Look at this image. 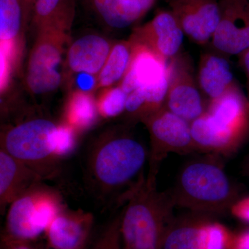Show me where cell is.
I'll use <instances>...</instances> for the list:
<instances>
[{
	"label": "cell",
	"instance_id": "cell-1",
	"mask_svg": "<svg viewBox=\"0 0 249 249\" xmlns=\"http://www.w3.org/2000/svg\"><path fill=\"white\" fill-rule=\"evenodd\" d=\"M149 152L125 129L103 134L90 147L85 160L87 189L101 205L125 203L145 178Z\"/></svg>",
	"mask_w": 249,
	"mask_h": 249
},
{
	"label": "cell",
	"instance_id": "cell-2",
	"mask_svg": "<svg viewBox=\"0 0 249 249\" xmlns=\"http://www.w3.org/2000/svg\"><path fill=\"white\" fill-rule=\"evenodd\" d=\"M199 152L230 156L249 137V101L237 83L210 101L206 110L191 123Z\"/></svg>",
	"mask_w": 249,
	"mask_h": 249
},
{
	"label": "cell",
	"instance_id": "cell-3",
	"mask_svg": "<svg viewBox=\"0 0 249 249\" xmlns=\"http://www.w3.org/2000/svg\"><path fill=\"white\" fill-rule=\"evenodd\" d=\"M169 194L175 206L205 216L225 213L238 200L237 188L214 157L186 163Z\"/></svg>",
	"mask_w": 249,
	"mask_h": 249
},
{
	"label": "cell",
	"instance_id": "cell-4",
	"mask_svg": "<svg viewBox=\"0 0 249 249\" xmlns=\"http://www.w3.org/2000/svg\"><path fill=\"white\" fill-rule=\"evenodd\" d=\"M174 207L169 192H159L145 177L131 192L121 213L124 249H162Z\"/></svg>",
	"mask_w": 249,
	"mask_h": 249
},
{
	"label": "cell",
	"instance_id": "cell-5",
	"mask_svg": "<svg viewBox=\"0 0 249 249\" xmlns=\"http://www.w3.org/2000/svg\"><path fill=\"white\" fill-rule=\"evenodd\" d=\"M58 124L45 118H32L5 129L1 149L37 172L44 180L60 173L55 136Z\"/></svg>",
	"mask_w": 249,
	"mask_h": 249
},
{
	"label": "cell",
	"instance_id": "cell-6",
	"mask_svg": "<svg viewBox=\"0 0 249 249\" xmlns=\"http://www.w3.org/2000/svg\"><path fill=\"white\" fill-rule=\"evenodd\" d=\"M66 205L57 190L39 183L13 201L8 207L7 240L24 242L47 231L55 216Z\"/></svg>",
	"mask_w": 249,
	"mask_h": 249
},
{
	"label": "cell",
	"instance_id": "cell-7",
	"mask_svg": "<svg viewBox=\"0 0 249 249\" xmlns=\"http://www.w3.org/2000/svg\"><path fill=\"white\" fill-rule=\"evenodd\" d=\"M72 20L57 21L37 29V38L29 57L27 83L33 93H49L61 83L58 67Z\"/></svg>",
	"mask_w": 249,
	"mask_h": 249
},
{
	"label": "cell",
	"instance_id": "cell-8",
	"mask_svg": "<svg viewBox=\"0 0 249 249\" xmlns=\"http://www.w3.org/2000/svg\"><path fill=\"white\" fill-rule=\"evenodd\" d=\"M150 137L147 182L157 183L160 165L170 153L199 152L192 137L191 123L170 111L165 105L142 121Z\"/></svg>",
	"mask_w": 249,
	"mask_h": 249
},
{
	"label": "cell",
	"instance_id": "cell-9",
	"mask_svg": "<svg viewBox=\"0 0 249 249\" xmlns=\"http://www.w3.org/2000/svg\"><path fill=\"white\" fill-rule=\"evenodd\" d=\"M170 78L165 106L189 123L202 115L207 106L195 76L188 54L178 53L169 60Z\"/></svg>",
	"mask_w": 249,
	"mask_h": 249
},
{
	"label": "cell",
	"instance_id": "cell-10",
	"mask_svg": "<svg viewBox=\"0 0 249 249\" xmlns=\"http://www.w3.org/2000/svg\"><path fill=\"white\" fill-rule=\"evenodd\" d=\"M129 41L132 43V56L121 80V88L127 94L137 89L167 93L170 78L169 60L146 46Z\"/></svg>",
	"mask_w": 249,
	"mask_h": 249
},
{
	"label": "cell",
	"instance_id": "cell-11",
	"mask_svg": "<svg viewBox=\"0 0 249 249\" xmlns=\"http://www.w3.org/2000/svg\"><path fill=\"white\" fill-rule=\"evenodd\" d=\"M170 11L195 43L204 45L212 39L220 22L219 0H169Z\"/></svg>",
	"mask_w": 249,
	"mask_h": 249
},
{
	"label": "cell",
	"instance_id": "cell-12",
	"mask_svg": "<svg viewBox=\"0 0 249 249\" xmlns=\"http://www.w3.org/2000/svg\"><path fill=\"white\" fill-rule=\"evenodd\" d=\"M220 22L211 41L226 55H238L249 49V0H219Z\"/></svg>",
	"mask_w": 249,
	"mask_h": 249
},
{
	"label": "cell",
	"instance_id": "cell-13",
	"mask_svg": "<svg viewBox=\"0 0 249 249\" xmlns=\"http://www.w3.org/2000/svg\"><path fill=\"white\" fill-rule=\"evenodd\" d=\"M182 29L170 11H160L151 20L135 28L130 40L146 46L170 60L179 53L183 40Z\"/></svg>",
	"mask_w": 249,
	"mask_h": 249
},
{
	"label": "cell",
	"instance_id": "cell-14",
	"mask_svg": "<svg viewBox=\"0 0 249 249\" xmlns=\"http://www.w3.org/2000/svg\"><path fill=\"white\" fill-rule=\"evenodd\" d=\"M37 172L4 150H0V211H7L9 205L33 187L43 182Z\"/></svg>",
	"mask_w": 249,
	"mask_h": 249
},
{
	"label": "cell",
	"instance_id": "cell-15",
	"mask_svg": "<svg viewBox=\"0 0 249 249\" xmlns=\"http://www.w3.org/2000/svg\"><path fill=\"white\" fill-rule=\"evenodd\" d=\"M93 222V215L81 209L65 206L47 229L51 245L55 249H78L84 243Z\"/></svg>",
	"mask_w": 249,
	"mask_h": 249
},
{
	"label": "cell",
	"instance_id": "cell-16",
	"mask_svg": "<svg viewBox=\"0 0 249 249\" xmlns=\"http://www.w3.org/2000/svg\"><path fill=\"white\" fill-rule=\"evenodd\" d=\"M102 36L87 35L75 41L67 53V65L72 71L99 74L111 49Z\"/></svg>",
	"mask_w": 249,
	"mask_h": 249
},
{
	"label": "cell",
	"instance_id": "cell-17",
	"mask_svg": "<svg viewBox=\"0 0 249 249\" xmlns=\"http://www.w3.org/2000/svg\"><path fill=\"white\" fill-rule=\"evenodd\" d=\"M196 78L201 93L209 101L222 96L236 83L227 59L211 52L201 54Z\"/></svg>",
	"mask_w": 249,
	"mask_h": 249
},
{
	"label": "cell",
	"instance_id": "cell-18",
	"mask_svg": "<svg viewBox=\"0 0 249 249\" xmlns=\"http://www.w3.org/2000/svg\"><path fill=\"white\" fill-rule=\"evenodd\" d=\"M88 1L98 17L114 29L128 27L147 14L139 0Z\"/></svg>",
	"mask_w": 249,
	"mask_h": 249
},
{
	"label": "cell",
	"instance_id": "cell-19",
	"mask_svg": "<svg viewBox=\"0 0 249 249\" xmlns=\"http://www.w3.org/2000/svg\"><path fill=\"white\" fill-rule=\"evenodd\" d=\"M204 216L189 218L173 226L170 222L163 237L162 249H204L208 223L205 222Z\"/></svg>",
	"mask_w": 249,
	"mask_h": 249
},
{
	"label": "cell",
	"instance_id": "cell-20",
	"mask_svg": "<svg viewBox=\"0 0 249 249\" xmlns=\"http://www.w3.org/2000/svg\"><path fill=\"white\" fill-rule=\"evenodd\" d=\"M97 101L90 93L76 90L70 96L64 111V121L78 134L94 127L99 120Z\"/></svg>",
	"mask_w": 249,
	"mask_h": 249
},
{
	"label": "cell",
	"instance_id": "cell-21",
	"mask_svg": "<svg viewBox=\"0 0 249 249\" xmlns=\"http://www.w3.org/2000/svg\"><path fill=\"white\" fill-rule=\"evenodd\" d=\"M130 41L118 42L112 46L102 70L98 75V88H110L123 79L132 56Z\"/></svg>",
	"mask_w": 249,
	"mask_h": 249
},
{
	"label": "cell",
	"instance_id": "cell-22",
	"mask_svg": "<svg viewBox=\"0 0 249 249\" xmlns=\"http://www.w3.org/2000/svg\"><path fill=\"white\" fill-rule=\"evenodd\" d=\"M24 26L19 0H0V40L20 41Z\"/></svg>",
	"mask_w": 249,
	"mask_h": 249
},
{
	"label": "cell",
	"instance_id": "cell-23",
	"mask_svg": "<svg viewBox=\"0 0 249 249\" xmlns=\"http://www.w3.org/2000/svg\"><path fill=\"white\" fill-rule=\"evenodd\" d=\"M73 12L74 0H36L31 22L37 29L57 18Z\"/></svg>",
	"mask_w": 249,
	"mask_h": 249
},
{
	"label": "cell",
	"instance_id": "cell-24",
	"mask_svg": "<svg viewBox=\"0 0 249 249\" xmlns=\"http://www.w3.org/2000/svg\"><path fill=\"white\" fill-rule=\"evenodd\" d=\"M127 93L118 87L106 88L97 100L98 112L101 117L111 119L125 111Z\"/></svg>",
	"mask_w": 249,
	"mask_h": 249
},
{
	"label": "cell",
	"instance_id": "cell-25",
	"mask_svg": "<svg viewBox=\"0 0 249 249\" xmlns=\"http://www.w3.org/2000/svg\"><path fill=\"white\" fill-rule=\"evenodd\" d=\"M1 75L0 88L2 93L9 86L11 74L19 61L22 51L21 41H1L0 42Z\"/></svg>",
	"mask_w": 249,
	"mask_h": 249
},
{
	"label": "cell",
	"instance_id": "cell-26",
	"mask_svg": "<svg viewBox=\"0 0 249 249\" xmlns=\"http://www.w3.org/2000/svg\"><path fill=\"white\" fill-rule=\"evenodd\" d=\"M228 241L225 228L219 224H206L204 249H225Z\"/></svg>",
	"mask_w": 249,
	"mask_h": 249
},
{
	"label": "cell",
	"instance_id": "cell-27",
	"mask_svg": "<svg viewBox=\"0 0 249 249\" xmlns=\"http://www.w3.org/2000/svg\"><path fill=\"white\" fill-rule=\"evenodd\" d=\"M121 213L106 231L95 249H119L121 234Z\"/></svg>",
	"mask_w": 249,
	"mask_h": 249
},
{
	"label": "cell",
	"instance_id": "cell-28",
	"mask_svg": "<svg viewBox=\"0 0 249 249\" xmlns=\"http://www.w3.org/2000/svg\"><path fill=\"white\" fill-rule=\"evenodd\" d=\"M85 72L78 73L75 78V84L78 88V91L85 93H90L93 89L98 87V77Z\"/></svg>",
	"mask_w": 249,
	"mask_h": 249
},
{
	"label": "cell",
	"instance_id": "cell-29",
	"mask_svg": "<svg viewBox=\"0 0 249 249\" xmlns=\"http://www.w3.org/2000/svg\"><path fill=\"white\" fill-rule=\"evenodd\" d=\"M231 212L241 220L249 223V196L236 201L232 205Z\"/></svg>",
	"mask_w": 249,
	"mask_h": 249
},
{
	"label": "cell",
	"instance_id": "cell-30",
	"mask_svg": "<svg viewBox=\"0 0 249 249\" xmlns=\"http://www.w3.org/2000/svg\"><path fill=\"white\" fill-rule=\"evenodd\" d=\"M36 1V0H19L22 8L24 26L27 25L29 20H31Z\"/></svg>",
	"mask_w": 249,
	"mask_h": 249
},
{
	"label": "cell",
	"instance_id": "cell-31",
	"mask_svg": "<svg viewBox=\"0 0 249 249\" xmlns=\"http://www.w3.org/2000/svg\"><path fill=\"white\" fill-rule=\"evenodd\" d=\"M232 247V249H249V229L235 237Z\"/></svg>",
	"mask_w": 249,
	"mask_h": 249
},
{
	"label": "cell",
	"instance_id": "cell-32",
	"mask_svg": "<svg viewBox=\"0 0 249 249\" xmlns=\"http://www.w3.org/2000/svg\"><path fill=\"white\" fill-rule=\"evenodd\" d=\"M241 66L243 69L247 78V98L249 101V49L239 55Z\"/></svg>",
	"mask_w": 249,
	"mask_h": 249
},
{
	"label": "cell",
	"instance_id": "cell-33",
	"mask_svg": "<svg viewBox=\"0 0 249 249\" xmlns=\"http://www.w3.org/2000/svg\"><path fill=\"white\" fill-rule=\"evenodd\" d=\"M142 4V7L146 12H148L152 6L155 5L156 0H139Z\"/></svg>",
	"mask_w": 249,
	"mask_h": 249
},
{
	"label": "cell",
	"instance_id": "cell-34",
	"mask_svg": "<svg viewBox=\"0 0 249 249\" xmlns=\"http://www.w3.org/2000/svg\"><path fill=\"white\" fill-rule=\"evenodd\" d=\"M10 244L12 245L10 249H33L31 247L24 245L23 242H11Z\"/></svg>",
	"mask_w": 249,
	"mask_h": 249
},
{
	"label": "cell",
	"instance_id": "cell-35",
	"mask_svg": "<svg viewBox=\"0 0 249 249\" xmlns=\"http://www.w3.org/2000/svg\"><path fill=\"white\" fill-rule=\"evenodd\" d=\"M244 170H245L246 174L249 177V155L245 160V163H244Z\"/></svg>",
	"mask_w": 249,
	"mask_h": 249
}]
</instances>
